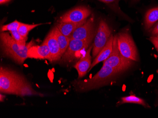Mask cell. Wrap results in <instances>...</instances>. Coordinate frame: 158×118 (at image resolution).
<instances>
[{"mask_svg": "<svg viewBox=\"0 0 158 118\" xmlns=\"http://www.w3.org/2000/svg\"><path fill=\"white\" fill-rule=\"evenodd\" d=\"M1 44L5 55L10 57L18 64H23L27 57L28 49L34 45L33 40L27 44L24 48H20L15 40L7 32L1 33Z\"/></svg>", "mask_w": 158, "mask_h": 118, "instance_id": "6da1fadb", "label": "cell"}, {"mask_svg": "<svg viewBox=\"0 0 158 118\" xmlns=\"http://www.w3.org/2000/svg\"><path fill=\"white\" fill-rule=\"evenodd\" d=\"M119 72L107 65H103L102 68L92 78L77 83L80 91H88L108 84Z\"/></svg>", "mask_w": 158, "mask_h": 118, "instance_id": "7a4b0ae2", "label": "cell"}, {"mask_svg": "<svg viewBox=\"0 0 158 118\" xmlns=\"http://www.w3.org/2000/svg\"><path fill=\"white\" fill-rule=\"evenodd\" d=\"M20 75L10 69L1 67L0 91L5 94L16 95Z\"/></svg>", "mask_w": 158, "mask_h": 118, "instance_id": "3957f363", "label": "cell"}, {"mask_svg": "<svg viewBox=\"0 0 158 118\" xmlns=\"http://www.w3.org/2000/svg\"><path fill=\"white\" fill-rule=\"evenodd\" d=\"M117 37V34L114 36L112 52L109 58L103 62V65L110 66L120 73L129 68L132 66L133 60L125 58L120 52Z\"/></svg>", "mask_w": 158, "mask_h": 118, "instance_id": "277c9868", "label": "cell"}, {"mask_svg": "<svg viewBox=\"0 0 158 118\" xmlns=\"http://www.w3.org/2000/svg\"><path fill=\"white\" fill-rule=\"evenodd\" d=\"M119 51L125 58L135 61H139V56L133 39L127 31H123L117 34Z\"/></svg>", "mask_w": 158, "mask_h": 118, "instance_id": "5b68a950", "label": "cell"}, {"mask_svg": "<svg viewBox=\"0 0 158 118\" xmlns=\"http://www.w3.org/2000/svg\"><path fill=\"white\" fill-rule=\"evenodd\" d=\"M111 35V31L104 20H100L92 47V57L95 58L106 45Z\"/></svg>", "mask_w": 158, "mask_h": 118, "instance_id": "8992f818", "label": "cell"}, {"mask_svg": "<svg viewBox=\"0 0 158 118\" xmlns=\"http://www.w3.org/2000/svg\"><path fill=\"white\" fill-rule=\"evenodd\" d=\"M94 35L83 40L71 39L67 50L62 57V61L64 63H70L75 59L77 53L87 48L91 44Z\"/></svg>", "mask_w": 158, "mask_h": 118, "instance_id": "52a82bcc", "label": "cell"}, {"mask_svg": "<svg viewBox=\"0 0 158 118\" xmlns=\"http://www.w3.org/2000/svg\"><path fill=\"white\" fill-rule=\"evenodd\" d=\"M91 11L84 7H78L63 15L60 18V23H79L86 20Z\"/></svg>", "mask_w": 158, "mask_h": 118, "instance_id": "ba28073f", "label": "cell"}, {"mask_svg": "<svg viewBox=\"0 0 158 118\" xmlns=\"http://www.w3.org/2000/svg\"><path fill=\"white\" fill-rule=\"evenodd\" d=\"M94 17L92 16L73 32L70 36V39L83 40L94 35Z\"/></svg>", "mask_w": 158, "mask_h": 118, "instance_id": "9c48e42d", "label": "cell"}, {"mask_svg": "<svg viewBox=\"0 0 158 118\" xmlns=\"http://www.w3.org/2000/svg\"><path fill=\"white\" fill-rule=\"evenodd\" d=\"M44 41L47 43L49 48L50 52V57L49 60V61L54 62L59 60L62 56L61 55L60 48L55 36L54 29L50 32Z\"/></svg>", "mask_w": 158, "mask_h": 118, "instance_id": "30bf717a", "label": "cell"}, {"mask_svg": "<svg viewBox=\"0 0 158 118\" xmlns=\"http://www.w3.org/2000/svg\"><path fill=\"white\" fill-rule=\"evenodd\" d=\"M93 45H91L83 55L81 59L75 64L74 68L76 69L79 78L84 77L89 71L91 66V57L90 52L92 50Z\"/></svg>", "mask_w": 158, "mask_h": 118, "instance_id": "8fae6325", "label": "cell"}, {"mask_svg": "<svg viewBox=\"0 0 158 118\" xmlns=\"http://www.w3.org/2000/svg\"><path fill=\"white\" fill-rule=\"evenodd\" d=\"M27 57L31 59L49 60L50 52L47 43L44 41L41 45L32 46L28 49Z\"/></svg>", "mask_w": 158, "mask_h": 118, "instance_id": "7c38bea8", "label": "cell"}, {"mask_svg": "<svg viewBox=\"0 0 158 118\" xmlns=\"http://www.w3.org/2000/svg\"><path fill=\"white\" fill-rule=\"evenodd\" d=\"M16 95L20 96V97H25V96L43 97L44 96L43 94L35 90L30 83L28 82L27 80L21 75H20L19 84Z\"/></svg>", "mask_w": 158, "mask_h": 118, "instance_id": "4fadbf2b", "label": "cell"}, {"mask_svg": "<svg viewBox=\"0 0 158 118\" xmlns=\"http://www.w3.org/2000/svg\"><path fill=\"white\" fill-rule=\"evenodd\" d=\"M113 39L114 36L111 34L106 45L104 47L102 51L99 52V53L98 54L96 57L93 60L89 71H90L91 69L96 65H97L101 62H104L106 60L109 58L112 52Z\"/></svg>", "mask_w": 158, "mask_h": 118, "instance_id": "5bb4252c", "label": "cell"}, {"mask_svg": "<svg viewBox=\"0 0 158 118\" xmlns=\"http://www.w3.org/2000/svg\"><path fill=\"white\" fill-rule=\"evenodd\" d=\"M86 20L79 23H59L56 26L64 36L70 37L73 32L78 27L83 25Z\"/></svg>", "mask_w": 158, "mask_h": 118, "instance_id": "9a60e30c", "label": "cell"}, {"mask_svg": "<svg viewBox=\"0 0 158 118\" xmlns=\"http://www.w3.org/2000/svg\"><path fill=\"white\" fill-rule=\"evenodd\" d=\"M54 29L56 39L58 45L60 48L61 55L63 56V55L65 52L68 46H69L71 39H70V37L64 36L56 26L54 27Z\"/></svg>", "mask_w": 158, "mask_h": 118, "instance_id": "2e32d148", "label": "cell"}, {"mask_svg": "<svg viewBox=\"0 0 158 118\" xmlns=\"http://www.w3.org/2000/svg\"><path fill=\"white\" fill-rule=\"evenodd\" d=\"M158 21V7L149 10L144 17V26L146 30L151 29Z\"/></svg>", "mask_w": 158, "mask_h": 118, "instance_id": "e0dca14e", "label": "cell"}, {"mask_svg": "<svg viewBox=\"0 0 158 118\" xmlns=\"http://www.w3.org/2000/svg\"><path fill=\"white\" fill-rule=\"evenodd\" d=\"M126 103H131V104H135L143 105V106H147V104L145 103L144 100L142 98L136 97L135 95H130L127 97H123L121 98L120 104H126Z\"/></svg>", "mask_w": 158, "mask_h": 118, "instance_id": "ac0fdd59", "label": "cell"}, {"mask_svg": "<svg viewBox=\"0 0 158 118\" xmlns=\"http://www.w3.org/2000/svg\"><path fill=\"white\" fill-rule=\"evenodd\" d=\"M41 25H42V24L31 25L21 23L18 30L21 36H23L25 38L27 39V35L29 32L35 27Z\"/></svg>", "mask_w": 158, "mask_h": 118, "instance_id": "d6986e66", "label": "cell"}, {"mask_svg": "<svg viewBox=\"0 0 158 118\" xmlns=\"http://www.w3.org/2000/svg\"><path fill=\"white\" fill-rule=\"evenodd\" d=\"M10 32L11 36L13 38V39L15 40L16 42L20 47V48H25L27 45L26 42L27 39L25 38L23 36H21L20 33L19 32L18 29L11 31Z\"/></svg>", "mask_w": 158, "mask_h": 118, "instance_id": "ffe728a7", "label": "cell"}, {"mask_svg": "<svg viewBox=\"0 0 158 118\" xmlns=\"http://www.w3.org/2000/svg\"><path fill=\"white\" fill-rule=\"evenodd\" d=\"M102 2H104L106 4L110 5L111 8H112L113 10L116 12L118 13L119 14L122 15L123 17H127L125 16V14L122 12V11L120 9L118 5V0H99Z\"/></svg>", "mask_w": 158, "mask_h": 118, "instance_id": "44dd1931", "label": "cell"}, {"mask_svg": "<svg viewBox=\"0 0 158 118\" xmlns=\"http://www.w3.org/2000/svg\"><path fill=\"white\" fill-rule=\"evenodd\" d=\"M21 23V22L18 21L17 20H15V21L10 23L8 24L2 25L1 27V32L5 31L10 32L11 31L14 30L18 29V28Z\"/></svg>", "mask_w": 158, "mask_h": 118, "instance_id": "7402d4cb", "label": "cell"}, {"mask_svg": "<svg viewBox=\"0 0 158 118\" xmlns=\"http://www.w3.org/2000/svg\"><path fill=\"white\" fill-rule=\"evenodd\" d=\"M158 52V36H152L149 39Z\"/></svg>", "mask_w": 158, "mask_h": 118, "instance_id": "603a6c76", "label": "cell"}, {"mask_svg": "<svg viewBox=\"0 0 158 118\" xmlns=\"http://www.w3.org/2000/svg\"><path fill=\"white\" fill-rule=\"evenodd\" d=\"M151 34L152 36H158V22L151 30Z\"/></svg>", "mask_w": 158, "mask_h": 118, "instance_id": "cb8c5ba5", "label": "cell"}, {"mask_svg": "<svg viewBox=\"0 0 158 118\" xmlns=\"http://www.w3.org/2000/svg\"><path fill=\"white\" fill-rule=\"evenodd\" d=\"M11 0H0V4L2 5V4H5V3H8Z\"/></svg>", "mask_w": 158, "mask_h": 118, "instance_id": "d4e9b609", "label": "cell"}, {"mask_svg": "<svg viewBox=\"0 0 158 118\" xmlns=\"http://www.w3.org/2000/svg\"><path fill=\"white\" fill-rule=\"evenodd\" d=\"M5 98V96L2 94H0V102H2L4 101Z\"/></svg>", "mask_w": 158, "mask_h": 118, "instance_id": "484cf974", "label": "cell"}, {"mask_svg": "<svg viewBox=\"0 0 158 118\" xmlns=\"http://www.w3.org/2000/svg\"><path fill=\"white\" fill-rule=\"evenodd\" d=\"M139 1V0H133V2H137Z\"/></svg>", "mask_w": 158, "mask_h": 118, "instance_id": "4316f807", "label": "cell"}]
</instances>
